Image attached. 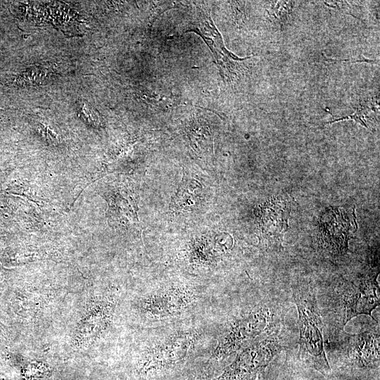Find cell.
<instances>
[{
  "label": "cell",
  "instance_id": "obj_1",
  "mask_svg": "<svg viewBox=\"0 0 380 380\" xmlns=\"http://www.w3.org/2000/svg\"><path fill=\"white\" fill-rule=\"evenodd\" d=\"M298 314L299 349L298 356L304 365L324 376L331 374L323 337V324L314 288L308 284L293 289Z\"/></svg>",
  "mask_w": 380,
  "mask_h": 380
},
{
  "label": "cell",
  "instance_id": "obj_2",
  "mask_svg": "<svg viewBox=\"0 0 380 380\" xmlns=\"http://www.w3.org/2000/svg\"><path fill=\"white\" fill-rule=\"evenodd\" d=\"M379 272L368 273L354 281H343L330 291L328 308L332 319L342 331L346 323L360 315L373 317L372 312L379 306Z\"/></svg>",
  "mask_w": 380,
  "mask_h": 380
},
{
  "label": "cell",
  "instance_id": "obj_3",
  "mask_svg": "<svg viewBox=\"0 0 380 380\" xmlns=\"http://www.w3.org/2000/svg\"><path fill=\"white\" fill-rule=\"evenodd\" d=\"M281 350L277 333H272L241 350L221 374L213 380H258Z\"/></svg>",
  "mask_w": 380,
  "mask_h": 380
},
{
  "label": "cell",
  "instance_id": "obj_4",
  "mask_svg": "<svg viewBox=\"0 0 380 380\" xmlns=\"http://www.w3.org/2000/svg\"><path fill=\"white\" fill-rule=\"evenodd\" d=\"M182 30V33L193 32L201 36L210 49L223 77L236 75L237 62L251 58H240L226 48L209 10L203 4H194Z\"/></svg>",
  "mask_w": 380,
  "mask_h": 380
},
{
  "label": "cell",
  "instance_id": "obj_5",
  "mask_svg": "<svg viewBox=\"0 0 380 380\" xmlns=\"http://www.w3.org/2000/svg\"><path fill=\"white\" fill-rule=\"evenodd\" d=\"M191 345L189 336H177L154 346L142 355L138 373L144 379L167 373L184 363Z\"/></svg>",
  "mask_w": 380,
  "mask_h": 380
},
{
  "label": "cell",
  "instance_id": "obj_6",
  "mask_svg": "<svg viewBox=\"0 0 380 380\" xmlns=\"http://www.w3.org/2000/svg\"><path fill=\"white\" fill-rule=\"evenodd\" d=\"M357 230L355 211L329 208L322 214L319 222V243L331 255H344L348 241Z\"/></svg>",
  "mask_w": 380,
  "mask_h": 380
},
{
  "label": "cell",
  "instance_id": "obj_7",
  "mask_svg": "<svg viewBox=\"0 0 380 380\" xmlns=\"http://www.w3.org/2000/svg\"><path fill=\"white\" fill-rule=\"evenodd\" d=\"M343 364L355 370L372 371L379 368V329L357 334H345Z\"/></svg>",
  "mask_w": 380,
  "mask_h": 380
},
{
  "label": "cell",
  "instance_id": "obj_8",
  "mask_svg": "<svg viewBox=\"0 0 380 380\" xmlns=\"http://www.w3.org/2000/svg\"><path fill=\"white\" fill-rule=\"evenodd\" d=\"M267 312L262 309L231 323L220 338L210 360H220L238 351L243 343L260 335L267 324Z\"/></svg>",
  "mask_w": 380,
  "mask_h": 380
},
{
  "label": "cell",
  "instance_id": "obj_9",
  "mask_svg": "<svg viewBox=\"0 0 380 380\" xmlns=\"http://www.w3.org/2000/svg\"><path fill=\"white\" fill-rule=\"evenodd\" d=\"M290 202L281 196L258 208L256 212L260 236L267 246L280 245L288 228Z\"/></svg>",
  "mask_w": 380,
  "mask_h": 380
},
{
  "label": "cell",
  "instance_id": "obj_10",
  "mask_svg": "<svg viewBox=\"0 0 380 380\" xmlns=\"http://www.w3.org/2000/svg\"><path fill=\"white\" fill-rule=\"evenodd\" d=\"M115 304L106 299L92 302L85 316L77 325L74 344L87 346L106 330L112 320Z\"/></svg>",
  "mask_w": 380,
  "mask_h": 380
},
{
  "label": "cell",
  "instance_id": "obj_11",
  "mask_svg": "<svg viewBox=\"0 0 380 380\" xmlns=\"http://www.w3.org/2000/svg\"><path fill=\"white\" fill-rule=\"evenodd\" d=\"M376 108H377L376 104L374 103L372 101H361L358 107L356 108L355 111L350 115L343 117L338 119H336L333 121L326 122V125L331 124L333 122L346 120V119H351L358 122L359 124L363 125L364 127H367L365 118L370 112L373 110H376Z\"/></svg>",
  "mask_w": 380,
  "mask_h": 380
},
{
  "label": "cell",
  "instance_id": "obj_12",
  "mask_svg": "<svg viewBox=\"0 0 380 380\" xmlns=\"http://www.w3.org/2000/svg\"><path fill=\"white\" fill-rule=\"evenodd\" d=\"M78 114L88 125L96 127L100 125L99 113L87 103L80 104Z\"/></svg>",
  "mask_w": 380,
  "mask_h": 380
},
{
  "label": "cell",
  "instance_id": "obj_13",
  "mask_svg": "<svg viewBox=\"0 0 380 380\" xmlns=\"http://www.w3.org/2000/svg\"><path fill=\"white\" fill-rule=\"evenodd\" d=\"M258 380H290V375L279 368L272 367L265 372Z\"/></svg>",
  "mask_w": 380,
  "mask_h": 380
},
{
  "label": "cell",
  "instance_id": "obj_14",
  "mask_svg": "<svg viewBox=\"0 0 380 380\" xmlns=\"http://www.w3.org/2000/svg\"><path fill=\"white\" fill-rule=\"evenodd\" d=\"M40 129L47 141L51 143H58L59 141V136L49 126L42 125Z\"/></svg>",
  "mask_w": 380,
  "mask_h": 380
},
{
  "label": "cell",
  "instance_id": "obj_15",
  "mask_svg": "<svg viewBox=\"0 0 380 380\" xmlns=\"http://www.w3.org/2000/svg\"><path fill=\"white\" fill-rule=\"evenodd\" d=\"M187 380H195L194 378L191 377V378H189Z\"/></svg>",
  "mask_w": 380,
  "mask_h": 380
}]
</instances>
